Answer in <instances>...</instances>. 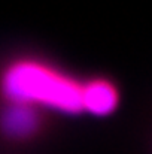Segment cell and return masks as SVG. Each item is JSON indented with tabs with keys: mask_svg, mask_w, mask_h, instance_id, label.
Here are the masks:
<instances>
[{
	"mask_svg": "<svg viewBox=\"0 0 152 154\" xmlns=\"http://www.w3.org/2000/svg\"><path fill=\"white\" fill-rule=\"evenodd\" d=\"M0 91L7 103L48 108L69 115L82 112V85L33 60L9 64L1 72Z\"/></svg>",
	"mask_w": 152,
	"mask_h": 154,
	"instance_id": "obj_1",
	"label": "cell"
},
{
	"mask_svg": "<svg viewBox=\"0 0 152 154\" xmlns=\"http://www.w3.org/2000/svg\"><path fill=\"white\" fill-rule=\"evenodd\" d=\"M119 103L116 88L103 79L91 81L82 85V111L96 117L110 115Z\"/></svg>",
	"mask_w": 152,
	"mask_h": 154,
	"instance_id": "obj_2",
	"label": "cell"
},
{
	"mask_svg": "<svg viewBox=\"0 0 152 154\" xmlns=\"http://www.w3.org/2000/svg\"><path fill=\"white\" fill-rule=\"evenodd\" d=\"M0 124L3 133L13 139L28 138L39 127V112L31 106L7 103L1 112Z\"/></svg>",
	"mask_w": 152,
	"mask_h": 154,
	"instance_id": "obj_3",
	"label": "cell"
}]
</instances>
